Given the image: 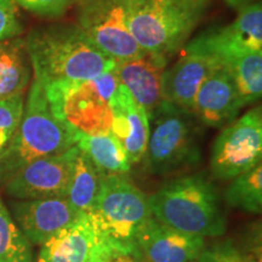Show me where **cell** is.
<instances>
[{"instance_id":"obj_1","label":"cell","mask_w":262,"mask_h":262,"mask_svg":"<svg viewBox=\"0 0 262 262\" xmlns=\"http://www.w3.org/2000/svg\"><path fill=\"white\" fill-rule=\"evenodd\" d=\"M33 79L41 86L86 80L113 71L117 62L97 50L75 24L33 28L25 38Z\"/></svg>"},{"instance_id":"obj_2","label":"cell","mask_w":262,"mask_h":262,"mask_svg":"<svg viewBox=\"0 0 262 262\" xmlns=\"http://www.w3.org/2000/svg\"><path fill=\"white\" fill-rule=\"evenodd\" d=\"M148 201L156 220L185 233L206 239L226 232L221 194L204 171L170 180Z\"/></svg>"},{"instance_id":"obj_3","label":"cell","mask_w":262,"mask_h":262,"mask_svg":"<svg viewBox=\"0 0 262 262\" xmlns=\"http://www.w3.org/2000/svg\"><path fill=\"white\" fill-rule=\"evenodd\" d=\"M211 0H127V24L147 54L170 61L183 49Z\"/></svg>"},{"instance_id":"obj_4","label":"cell","mask_w":262,"mask_h":262,"mask_svg":"<svg viewBox=\"0 0 262 262\" xmlns=\"http://www.w3.org/2000/svg\"><path fill=\"white\" fill-rule=\"evenodd\" d=\"M77 142V131L61 122L51 111L44 88L33 79L25 98L17 133L0 159V185L33 160L66 152Z\"/></svg>"},{"instance_id":"obj_5","label":"cell","mask_w":262,"mask_h":262,"mask_svg":"<svg viewBox=\"0 0 262 262\" xmlns=\"http://www.w3.org/2000/svg\"><path fill=\"white\" fill-rule=\"evenodd\" d=\"M202 159V124L187 111L163 101L149 118L145 165L163 176L191 169Z\"/></svg>"},{"instance_id":"obj_6","label":"cell","mask_w":262,"mask_h":262,"mask_svg":"<svg viewBox=\"0 0 262 262\" xmlns=\"http://www.w3.org/2000/svg\"><path fill=\"white\" fill-rule=\"evenodd\" d=\"M119 80L113 71L86 80L42 86L51 111L71 129L86 135L111 133L113 113L111 98Z\"/></svg>"},{"instance_id":"obj_7","label":"cell","mask_w":262,"mask_h":262,"mask_svg":"<svg viewBox=\"0 0 262 262\" xmlns=\"http://www.w3.org/2000/svg\"><path fill=\"white\" fill-rule=\"evenodd\" d=\"M88 216L101 234L123 244H134L139 232L153 217L148 195L126 173H104Z\"/></svg>"},{"instance_id":"obj_8","label":"cell","mask_w":262,"mask_h":262,"mask_svg":"<svg viewBox=\"0 0 262 262\" xmlns=\"http://www.w3.org/2000/svg\"><path fill=\"white\" fill-rule=\"evenodd\" d=\"M97 50L117 62L145 56L127 24V0H79L77 24Z\"/></svg>"},{"instance_id":"obj_9","label":"cell","mask_w":262,"mask_h":262,"mask_svg":"<svg viewBox=\"0 0 262 262\" xmlns=\"http://www.w3.org/2000/svg\"><path fill=\"white\" fill-rule=\"evenodd\" d=\"M262 159V108H251L226 125L214 141L210 156L212 176L231 181Z\"/></svg>"},{"instance_id":"obj_10","label":"cell","mask_w":262,"mask_h":262,"mask_svg":"<svg viewBox=\"0 0 262 262\" xmlns=\"http://www.w3.org/2000/svg\"><path fill=\"white\" fill-rule=\"evenodd\" d=\"M183 50L209 55L222 64L245 55L262 52L261 3L241 8L234 21L202 32L188 41Z\"/></svg>"},{"instance_id":"obj_11","label":"cell","mask_w":262,"mask_h":262,"mask_svg":"<svg viewBox=\"0 0 262 262\" xmlns=\"http://www.w3.org/2000/svg\"><path fill=\"white\" fill-rule=\"evenodd\" d=\"M78 152L73 146L61 155L26 164L3 185L5 192L14 199L66 198Z\"/></svg>"},{"instance_id":"obj_12","label":"cell","mask_w":262,"mask_h":262,"mask_svg":"<svg viewBox=\"0 0 262 262\" xmlns=\"http://www.w3.org/2000/svg\"><path fill=\"white\" fill-rule=\"evenodd\" d=\"M9 211L32 247H40L83 214L67 198L14 199Z\"/></svg>"},{"instance_id":"obj_13","label":"cell","mask_w":262,"mask_h":262,"mask_svg":"<svg viewBox=\"0 0 262 262\" xmlns=\"http://www.w3.org/2000/svg\"><path fill=\"white\" fill-rule=\"evenodd\" d=\"M205 238L185 233L152 217L136 235L137 253L143 262H195Z\"/></svg>"},{"instance_id":"obj_14","label":"cell","mask_w":262,"mask_h":262,"mask_svg":"<svg viewBox=\"0 0 262 262\" xmlns=\"http://www.w3.org/2000/svg\"><path fill=\"white\" fill-rule=\"evenodd\" d=\"M243 107L231 72L222 64L199 88L193 116L202 125L221 129L237 119Z\"/></svg>"},{"instance_id":"obj_15","label":"cell","mask_w":262,"mask_h":262,"mask_svg":"<svg viewBox=\"0 0 262 262\" xmlns=\"http://www.w3.org/2000/svg\"><path fill=\"white\" fill-rule=\"evenodd\" d=\"M171 67L164 71L162 80L163 101L193 114L194 100L206 78L222 63L201 52L186 51Z\"/></svg>"},{"instance_id":"obj_16","label":"cell","mask_w":262,"mask_h":262,"mask_svg":"<svg viewBox=\"0 0 262 262\" xmlns=\"http://www.w3.org/2000/svg\"><path fill=\"white\" fill-rule=\"evenodd\" d=\"M113 122L111 134L122 143L131 166L143 159L149 135V119L123 84L111 98Z\"/></svg>"},{"instance_id":"obj_17","label":"cell","mask_w":262,"mask_h":262,"mask_svg":"<svg viewBox=\"0 0 262 262\" xmlns=\"http://www.w3.org/2000/svg\"><path fill=\"white\" fill-rule=\"evenodd\" d=\"M169 62L155 55L118 62L114 67L118 80L126 88L136 103L145 110L148 119L163 102L162 80Z\"/></svg>"},{"instance_id":"obj_18","label":"cell","mask_w":262,"mask_h":262,"mask_svg":"<svg viewBox=\"0 0 262 262\" xmlns=\"http://www.w3.org/2000/svg\"><path fill=\"white\" fill-rule=\"evenodd\" d=\"M97 238V228L83 212L39 247L37 262H91Z\"/></svg>"},{"instance_id":"obj_19","label":"cell","mask_w":262,"mask_h":262,"mask_svg":"<svg viewBox=\"0 0 262 262\" xmlns=\"http://www.w3.org/2000/svg\"><path fill=\"white\" fill-rule=\"evenodd\" d=\"M32 78L25 38L0 41V101L25 95Z\"/></svg>"},{"instance_id":"obj_20","label":"cell","mask_w":262,"mask_h":262,"mask_svg":"<svg viewBox=\"0 0 262 262\" xmlns=\"http://www.w3.org/2000/svg\"><path fill=\"white\" fill-rule=\"evenodd\" d=\"M75 146L89 157L96 168L103 173H127L131 169L130 160L122 143L112 134L77 133Z\"/></svg>"},{"instance_id":"obj_21","label":"cell","mask_w":262,"mask_h":262,"mask_svg":"<svg viewBox=\"0 0 262 262\" xmlns=\"http://www.w3.org/2000/svg\"><path fill=\"white\" fill-rule=\"evenodd\" d=\"M103 175L89 157L79 149L73 164L66 198L79 211L90 214L100 192Z\"/></svg>"},{"instance_id":"obj_22","label":"cell","mask_w":262,"mask_h":262,"mask_svg":"<svg viewBox=\"0 0 262 262\" xmlns=\"http://www.w3.org/2000/svg\"><path fill=\"white\" fill-rule=\"evenodd\" d=\"M226 204L235 210L261 214L262 210V165L261 163L237 178L225 191Z\"/></svg>"},{"instance_id":"obj_23","label":"cell","mask_w":262,"mask_h":262,"mask_svg":"<svg viewBox=\"0 0 262 262\" xmlns=\"http://www.w3.org/2000/svg\"><path fill=\"white\" fill-rule=\"evenodd\" d=\"M224 66L231 72L244 107L256 103L262 95V52L234 58Z\"/></svg>"},{"instance_id":"obj_24","label":"cell","mask_w":262,"mask_h":262,"mask_svg":"<svg viewBox=\"0 0 262 262\" xmlns=\"http://www.w3.org/2000/svg\"><path fill=\"white\" fill-rule=\"evenodd\" d=\"M0 262H34L33 247L0 198Z\"/></svg>"},{"instance_id":"obj_25","label":"cell","mask_w":262,"mask_h":262,"mask_svg":"<svg viewBox=\"0 0 262 262\" xmlns=\"http://www.w3.org/2000/svg\"><path fill=\"white\" fill-rule=\"evenodd\" d=\"M25 95L0 101V159L11 146L21 123L25 107Z\"/></svg>"},{"instance_id":"obj_26","label":"cell","mask_w":262,"mask_h":262,"mask_svg":"<svg viewBox=\"0 0 262 262\" xmlns=\"http://www.w3.org/2000/svg\"><path fill=\"white\" fill-rule=\"evenodd\" d=\"M98 232V231H97ZM91 262H143L134 244H123L108 239L98 232Z\"/></svg>"},{"instance_id":"obj_27","label":"cell","mask_w":262,"mask_h":262,"mask_svg":"<svg viewBox=\"0 0 262 262\" xmlns=\"http://www.w3.org/2000/svg\"><path fill=\"white\" fill-rule=\"evenodd\" d=\"M195 262H251L245 256L239 244L227 238L206 245Z\"/></svg>"},{"instance_id":"obj_28","label":"cell","mask_w":262,"mask_h":262,"mask_svg":"<svg viewBox=\"0 0 262 262\" xmlns=\"http://www.w3.org/2000/svg\"><path fill=\"white\" fill-rule=\"evenodd\" d=\"M21 8L41 17L56 18L63 16L79 0H12Z\"/></svg>"},{"instance_id":"obj_29","label":"cell","mask_w":262,"mask_h":262,"mask_svg":"<svg viewBox=\"0 0 262 262\" xmlns=\"http://www.w3.org/2000/svg\"><path fill=\"white\" fill-rule=\"evenodd\" d=\"M24 26L19 22L18 16L12 0H0V41L21 37Z\"/></svg>"},{"instance_id":"obj_30","label":"cell","mask_w":262,"mask_h":262,"mask_svg":"<svg viewBox=\"0 0 262 262\" xmlns=\"http://www.w3.org/2000/svg\"><path fill=\"white\" fill-rule=\"evenodd\" d=\"M245 256L251 262H261V227L254 225L245 234L243 244L239 245Z\"/></svg>"},{"instance_id":"obj_31","label":"cell","mask_w":262,"mask_h":262,"mask_svg":"<svg viewBox=\"0 0 262 262\" xmlns=\"http://www.w3.org/2000/svg\"><path fill=\"white\" fill-rule=\"evenodd\" d=\"M226 4L232 6V8L239 10L241 8H243L245 5L253 4V3L256 2V0H224Z\"/></svg>"}]
</instances>
